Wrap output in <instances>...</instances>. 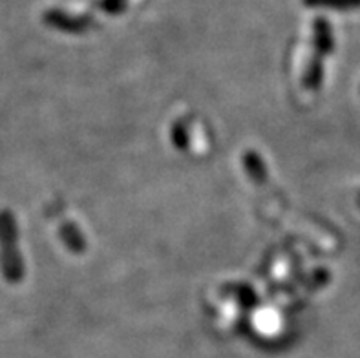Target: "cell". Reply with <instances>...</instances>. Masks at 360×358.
I'll use <instances>...</instances> for the list:
<instances>
[{
	"label": "cell",
	"mask_w": 360,
	"mask_h": 358,
	"mask_svg": "<svg viewBox=\"0 0 360 358\" xmlns=\"http://www.w3.org/2000/svg\"><path fill=\"white\" fill-rule=\"evenodd\" d=\"M333 35L331 27L326 23V18H316L315 20V55L311 59L309 68L304 73V84L309 90H315L320 87V77H322V59L324 55L331 53L333 50Z\"/></svg>",
	"instance_id": "1"
},
{
	"label": "cell",
	"mask_w": 360,
	"mask_h": 358,
	"mask_svg": "<svg viewBox=\"0 0 360 358\" xmlns=\"http://www.w3.org/2000/svg\"><path fill=\"white\" fill-rule=\"evenodd\" d=\"M307 8L335 9V11H353L360 9V0H302Z\"/></svg>",
	"instance_id": "2"
}]
</instances>
